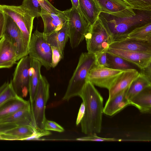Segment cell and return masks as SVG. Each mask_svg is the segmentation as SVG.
Instances as JSON below:
<instances>
[{
    "instance_id": "f35d334b",
    "label": "cell",
    "mask_w": 151,
    "mask_h": 151,
    "mask_svg": "<svg viewBox=\"0 0 151 151\" xmlns=\"http://www.w3.org/2000/svg\"><path fill=\"white\" fill-rule=\"evenodd\" d=\"M5 17V14L0 10V39L4 33Z\"/></svg>"
},
{
    "instance_id": "ee69618b",
    "label": "cell",
    "mask_w": 151,
    "mask_h": 151,
    "mask_svg": "<svg viewBox=\"0 0 151 151\" xmlns=\"http://www.w3.org/2000/svg\"></svg>"
},
{
    "instance_id": "44dd1931",
    "label": "cell",
    "mask_w": 151,
    "mask_h": 151,
    "mask_svg": "<svg viewBox=\"0 0 151 151\" xmlns=\"http://www.w3.org/2000/svg\"><path fill=\"white\" fill-rule=\"evenodd\" d=\"M47 42L51 47L58 49L63 53L65 45L69 38L67 21L60 27L47 35H44Z\"/></svg>"
},
{
    "instance_id": "ac0fdd59",
    "label": "cell",
    "mask_w": 151,
    "mask_h": 151,
    "mask_svg": "<svg viewBox=\"0 0 151 151\" xmlns=\"http://www.w3.org/2000/svg\"><path fill=\"white\" fill-rule=\"evenodd\" d=\"M42 19L44 29L43 34L47 35L57 30L67 21L63 12L58 14H49L41 11V17Z\"/></svg>"
},
{
    "instance_id": "9a60e30c",
    "label": "cell",
    "mask_w": 151,
    "mask_h": 151,
    "mask_svg": "<svg viewBox=\"0 0 151 151\" xmlns=\"http://www.w3.org/2000/svg\"><path fill=\"white\" fill-rule=\"evenodd\" d=\"M17 61L14 47L9 38L4 34L0 39V68H10Z\"/></svg>"
},
{
    "instance_id": "30bf717a",
    "label": "cell",
    "mask_w": 151,
    "mask_h": 151,
    "mask_svg": "<svg viewBox=\"0 0 151 151\" xmlns=\"http://www.w3.org/2000/svg\"><path fill=\"white\" fill-rule=\"evenodd\" d=\"M124 71L95 65L89 71L87 81L94 85L109 90Z\"/></svg>"
},
{
    "instance_id": "d4e9b609",
    "label": "cell",
    "mask_w": 151,
    "mask_h": 151,
    "mask_svg": "<svg viewBox=\"0 0 151 151\" xmlns=\"http://www.w3.org/2000/svg\"><path fill=\"white\" fill-rule=\"evenodd\" d=\"M30 104L19 96L10 99L0 106V119L8 116Z\"/></svg>"
},
{
    "instance_id": "5bb4252c",
    "label": "cell",
    "mask_w": 151,
    "mask_h": 151,
    "mask_svg": "<svg viewBox=\"0 0 151 151\" xmlns=\"http://www.w3.org/2000/svg\"><path fill=\"white\" fill-rule=\"evenodd\" d=\"M108 52L119 56L135 65L140 70L151 64V53L109 48Z\"/></svg>"
},
{
    "instance_id": "603a6c76",
    "label": "cell",
    "mask_w": 151,
    "mask_h": 151,
    "mask_svg": "<svg viewBox=\"0 0 151 151\" xmlns=\"http://www.w3.org/2000/svg\"><path fill=\"white\" fill-rule=\"evenodd\" d=\"M36 130L35 128L30 126H19L0 134V139L4 140H25L32 135Z\"/></svg>"
},
{
    "instance_id": "52a82bcc",
    "label": "cell",
    "mask_w": 151,
    "mask_h": 151,
    "mask_svg": "<svg viewBox=\"0 0 151 151\" xmlns=\"http://www.w3.org/2000/svg\"><path fill=\"white\" fill-rule=\"evenodd\" d=\"M0 9L4 13L10 17L20 29L22 33L25 47L28 52L35 17L21 5L16 6L0 4Z\"/></svg>"
},
{
    "instance_id": "5b68a950",
    "label": "cell",
    "mask_w": 151,
    "mask_h": 151,
    "mask_svg": "<svg viewBox=\"0 0 151 151\" xmlns=\"http://www.w3.org/2000/svg\"><path fill=\"white\" fill-rule=\"evenodd\" d=\"M63 12L67 19L70 45L74 48L83 40L91 26L82 16L79 9L72 6Z\"/></svg>"
},
{
    "instance_id": "f1b7e54d",
    "label": "cell",
    "mask_w": 151,
    "mask_h": 151,
    "mask_svg": "<svg viewBox=\"0 0 151 151\" xmlns=\"http://www.w3.org/2000/svg\"><path fill=\"white\" fill-rule=\"evenodd\" d=\"M19 96L10 82L4 83L0 87V106L7 101Z\"/></svg>"
},
{
    "instance_id": "74e56055",
    "label": "cell",
    "mask_w": 151,
    "mask_h": 151,
    "mask_svg": "<svg viewBox=\"0 0 151 151\" xmlns=\"http://www.w3.org/2000/svg\"><path fill=\"white\" fill-rule=\"evenodd\" d=\"M18 126H19L13 123L0 124V134Z\"/></svg>"
},
{
    "instance_id": "ab89813d",
    "label": "cell",
    "mask_w": 151,
    "mask_h": 151,
    "mask_svg": "<svg viewBox=\"0 0 151 151\" xmlns=\"http://www.w3.org/2000/svg\"><path fill=\"white\" fill-rule=\"evenodd\" d=\"M85 112V106L82 102L80 106L76 122V124L78 125L82 120Z\"/></svg>"
},
{
    "instance_id": "2e32d148",
    "label": "cell",
    "mask_w": 151,
    "mask_h": 151,
    "mask_svg": "<svg viewBox=\"0 0 151 151\" xmlns=\"http://www.w3.org/2000/svg\"><path fill=\"white\" fill-rule=\"evenodd\" d=\"M136 69L124 71L116 79L108 90L109 100L127 89L139 75Z\"/></svg>"
},
{
    "instance_id": "cb8c5ba5",
    "label": "cell",
    "mask_w": 151,
    "mask_h": 151,
    "mask_svg": "<svg viewBox=\"0 0 151 151\" xmlns=\"http://www.w3.org/2000/svg\"><path fill=\"white\" fill-rule=\"evenodd\" d=\"M42 65L37 60L32 58L29 71V92L30 104L33 103L41 75Z\"/></svg>"
},
{
    "instance_id": "7a4b0ae2",
    "label": "cell",
    "mask_w": 151,
    "mask_h": 151,
    "mask_svg": "<svg viewBox=\"0 0 151 151\" xmlns=\"http://www.w3.org/2000/svg\"><path fill=\"white\" fill-rule=\"evenodd\" d=\"M135 10V15L123 18L100 13L99 18L112 36L113 41L124 38L136 28L151 22V10Z\"/></svg>"
},
{
    "instance_id": "3957f363",
    "label": "cell",
    "mask_w": 151,
    "mask_h": 151,
    "mask_svg": "<svg viewBox=\"0 0 151 151\" xmlns=\"http://www.w3.org/2000/svg\"><path fill=\"white\" fill-rule=\"evenodd\" d=\"M96 64L95 54L87 52L81 55L77 66L71 78L63 100H68L74 96L80 97L87 81L89 71Z\"/></svg>"
},
{
    "instance_id": "7c38bea8",
    "label": "cell",
    "mask_w": 151,
    "mask_h": 151,
    "mask_svg": "<svg viewBox=\"0 0 151 151\" xmlns=\"http://www.w3.org/2000/svg\"><path fill=\"white\" fill-rule=\"evenodd\" d=\"M101 9V12L116 17L125 18L136 14L133 9L121 0H95Z\"/></svg>"
},
{
    "instance_id": "4fadbf2b",
    "label": "cell",
    "mask_w": 151,
    "mask_h": 151,
    "mask_svg": "<svg viewBox=\"0 0 151 151\" xmlns=\"http://www.w3.org/2000/svg\"><path fill=\"white\" fill-rule=\"evenodd\" d=\"M109 48L151 53V42L124 38L112 42Z\"/></svg>"
},
{
    "instance_id": "1f68e13d",
    "label": "cell",
    "mask_w": 151,
    "mask_h": 151,
    "mask_svg": "<svg viewBox=\"0 0 151 151\" xmlns=\"http://www.w3.org/2000/svg\"><path fill=\"white\" fill-rule=\"evenodd\" d=\"M41 11H44L49 14H58L62 11L55 7L48 0H39Z\"/></svg>"
},
{
    "instance_id": "836d02e7",
    "label": "cell",
    "mask_w": 151,
    "mask_h": 151,
    "mask_svg": "<svg viewBox=\"0 0 151 151\" xmlns=\"http://www.w3.org/2000/svg\"><path fill=\"white\" fill-rule=\"evenodd\" d=\"M52 50V68L55 67L60 60L63 58V53L58 48L51 47Z\"/></svg>"
},
{
    "instance_id": "b9f144b4",
    "label": "cell",
    "mask_w": 151,
    "mask_h": 151,
    "mask_svg": "<svg viewBox=\"0 0 151 151\" xmlns=\"http://www.w3.org/2000/svg\"><path fill=\"white\" fill-rule=\"evenodd\" d=\"M72 6L76 9H79V0H71Z\"/></svg>"
},
{
    "instance_id": "e0dca14e",
    "label": "cell",
    "mask_w": 151,
    "mask_h": 151,
    "mask_svg": "<svg viewBox=\"0 0 151 151\" xmlns=\"http://www.w3.org/2000/svg\"><path fill=\"white\" fill-rule=\"evenodd\" d=\"M7 123H15L19 126H29L35 128L30 104L14 114L0 119V124Z\"/></svg>"
},
{
    "instance_id": "ffe728a7",
    "label": "cell",
    "mask_w": 151,
    "mask_h": 151,
    "mask_svg": "<svg viewBox=\"0 0 151 151\" xmlns=\"http://www.w3.org/2000/svg\"><path fill=\"white\" fill-rule=\"evenodd\" d=\"M128 88L111 99L107 100L104 108V113L111 116L130 105L129 101L126 97Z\"/></svg>"
},
{
    "instance_id": "7bdbcfd3",
    "label": "cell",
    "mask_w": 151,
    "mask_h": 151,
    "mask_svg": "<svg viewBox=\"0 0 151 151\" xmlns=\"http://www.w3.org/2000/svg\"><path fill=\"white\" fill-rule=\"evenodd\" d=\"M0 140H1L0 139Z\"/></svg>"
},
{
    "instance_id": "d6a6232c",
    "label": "cell",
    "mask_w": 151,
    "mask_h": 151,
    "mask_svg": "<svg viewBox=\"0 0 151 151\" xmlns=\"http://www.w3.org/2000/svg\"><path fill=\"white\" fill-rule=\"evenodd\" d=\"M76 140L85 141H121L122 140L116 139L114 138H105L100 137L98 136L96 134L89 135L88 136L77 138Z\"/></svg>"
},
{
    "instance_id": "d6986e66",
    "label": "cell",
    "mask_w": 151,
    "mask_h": 151,
    "mask_svg": "<svg viewBox=\"0 0 151 151\" xmlns=\"http://www.w3.org/2000/svg\"><path fill=\"white\" fill-rule=\"evenodd\" d=\"M79 10L90 26L99 18L101 9L95 0H79Z\"/></svg>"
},
{
    "instance_id": "83f0119b",
    "label": "cell",
    "mask_w": 151,
    "mask_h": 151,
    "mask_svg": "<svg viewBox=\"0 0 151 151\" xmlns=\"http://www.w3.org/2000/svg\"><path fill=\"white\" fill-rule=\"evenodd\" d=\"M124 38H134L151 42V22L136 28Z\"/></svg>"
},
{
    "instance_id": "8fae6325",
    "label": "cell",
    "mask_w": 151,
    "mask_h": 151,
    "mask_svg": "<svg viewBox=\"0 0 151 151\" xmlns=\"http://www.w3.org/2000/svg\"><path fill=\"white\" fill-rule=\"evenodd\" d=\"M5 14V13H4ZM5 24L4 34L10 39L15 50L17 60L28 55L24 44L22 32L13 19L5 14Z\"/></svg>"
},
{
    "instance_id": "8d00e7d4",
    "label": "cell",
    "mask_w": 151,
    "mask_h": 151,
    "mask_svg": "<svg viewBox=\"0 0 151 151\" xmlns=\"http://www.w3.org/2000/svg\"><path fill=\"white\" fill-rule=\"evenodd\" d=\"M51 134V132L48 130L38 131L36 130L32 135L27 138L25 140L38 139L42 137L50 135Z\"/></svg>"
},
{
    "instance_id": "4dcf8cb0",
    "label": "cell",
    "mask_w": 151,
    "mask_h": 151,
    "mask_svg": "<svg viewBox=\"0 0 151 151\" xmlns=\"http://www.w3.org/2000/svg\"><path fill=\"white\" fill-rule=\"evenodd\" d=\"M134 10H151V0H121Z\"/></svg>"
},
{
    "instance_id": "8992f818",
    "label": "cell",
    "mask_w": 151,
    "mask_h": 151,
    "mask_svg": "<svg viewBox=\"0 0 151 151\" xmlns=\"http://www.w3.org/2000/svg\"><path fill=\"white\" fill-rule=\"evenodd\" d=\"M85 38L88 52L95 55L106 51L113 41L112 36L99 18L90 26Z\"/></svg>"
},
{
    "instance_id": "7402d4cb",
    "label": "cell",
    "mask_w": 151,
    "mask_h": 151,
    "mask_svg": "<svg viewBox=\"0 0 151 151\" xmlns=\"http://www.w3.org/2000/svg\"><path fill=\"white\" fill-rule=\"evenodd\" d=\"M130 105L134 106L141 113H151V86L148 87L129 100Z\"/></svg>"
},
{
    "instance_id": "60d3db41",
    "label": "cell",
    "mask_w": 151,
    "mask_h": 151,
    "mask_svg": "<svg viewBox=\"0 0 151 151\" xmlns=\"http://www.w3.org/2000/svg\"><path fill=\"white\" fill-rule=\"evenodd\" d=\"M151 64L146 68L141 70V71L139 72L140 74L143 75L149 80L151 81Z\"/></svg>"
},
{
    "instance_id": "e575fe53",
    "label": "cell",
    "mask_w": 151,
    "mask_h": 151,
    "mask_svg": "<svg viewBox=\"0 0 151 151\" xmlns=\"http://www.w3.org/2000/svg\"><path fill=\"white\" fill-rule=\"evenodd\" d=\"M106 51L95 55L96 65L109 67Z\"/></svg>"
},
{
    "instance_id": "f546056e",
    "label": "cell",
    "mask_w": 151,
    "mask_h": 151,
    "mask_svg": "<svg viewBox=\"0 0 151 151\" xmlns=\"http://www.w3.org/2000/svg\"><path fill=\"white\" fill-rule=\"evenodd\" d=\"M21 5L35 18L41 17V8L39 0H23Z\"/></svg>"
},
{
    "instance_id": "ba28073f",
    "label": "cell",
    "mask_w": 151,
    "mask_h": 151,
    "mask_svg": "<svg viewBox=\"0 0 151 151\" xmlns=\"http://www.w3.org/2000/svg\"><path fill=\"white\" fill-rule=\"evenodd\" d=\"M28 53L30 58L38 61L47 70L52 68L51 46L46 41L43 33L37 29L31 35Z\"/></svg>"
},
{
    "instance_id": "277c9868",
    "label": "cell",
    "mask_w": 151,
    "mask_h": 151,
    "mask_svg": "<svg viewBox=\"0 0 151 151\" xmlns=\"http://www.w3.org/2000/svg\"><path fill=\"white\" fill-rule=\"evenodd\" d=\"M49 87L46 78L41 74L34 101L30 104L35 127L38 131L45 130V110L49 97Z\"/></svg>"
},
{
    "instance_id": "6da1fadb",
    "label": "cell",
    "mask_w": 151,
    "mask_h": 151,
    "mask_svg": "<svg viewBox=\"0 0 151 151\" xmlns=\"http://www.w3.org/2000/svg\"><path fill=\"white\" fill-rule=\"evenodd\" d=\"M80 97L85 106L84 116L80 122L82 132L88 135L101 132L103 113V99L94 85L87 81Z\"/></svg>"
},
{
    "instance_id": "d590c367",
    "label": "cell",
    "mask_w": 151,
    "mask_h": 151,
    "mask_svg": "<svg viewBox=\"0 0 151 151\" xmlns=\"http://www.w3.org/2000/svg\"><path fill=\"white\" fill-rule=\"evenodd\" d=\"M44 129L48 131H54L60 132L64 131V128L56 122L47 120L44 124Z\"/></svg>"
},
{
    "instance_id": "9c48e42d",
    "label": "cell",
    "mask_w": 151,
    "mask_h": 151,
    "mask_svg": "<svg viewBox=\"0 0 151 151\" xmlns=\"http://www.w3.org/2000/svg\"><path fill=\"white\" fill-rule=\"evenodd\" d=\"M32 58L27 55L19 60L14 71L12 83L15 92L26 96L29 91V71Z\"/></svg>"
},
{
    "instance_id": "484cf974",
    "label": "cell",
    "mask_w": 151,
    "mask_h": 151,
    "mask_svg": "<svg viewBox=\"0 0 151 151\" xmlns=\"http://www.w3.org/2000/svg\"><path fill=\"white\" fill-rule=\"evenodd\" d=\"M151 86V81L139 73V76L131 83L127 88L126 97L129 100L145 88Z\"/></svg>"
},
{
    "instance_id": "4316f807",
    "label": "cell",
    "mask_w": 151,
    "mask_h": 151,
    "mask_svg": "<svg viewBox=\"0 0 151 151\" xmlns=\"http://www.w3.org/2000/svg\"><path fill=\"white\" fill-rule=\"evenodd\" d=\"M107 56L109 68L122 70L136 69L133 64L119 56L107 52Z\"/></svg>"
}]
</instances>
